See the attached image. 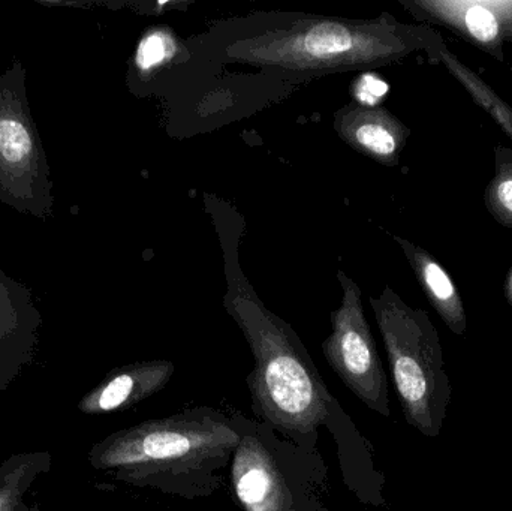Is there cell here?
Instances as JSON below:
<instances>
[{
    "mask_svg": "<svg viewBox=\"0 0 512 511\" xmlns=\"http://www.w3.org/2000/svg\"><path fill=\"white\" fill-rule=\"evenodd\" d=\"M176 366L167 360L138 362L111 371L80 402L78 410L87 416L116 413L134 407L161 392Z\"/></svg>",
    "mask_w": 512,
    "mask_h": 511,
    "instance_id": "cell-11",
    "label": "cell"
},
{
    "mask_svg": "<svg viewBox=\"0 0 512 511\" xmlns=\"http://www.w3.org/2000/svg\"><path fill=\"white\" fill-rule=\"evenodd\" d=\"M26 78V66L18 59L0 74V203L47 221L53 216V182Z\"/></svg>",
    "mask_w": 512,
    "mask_h": 511,
    "instance_id": "cell-5",
    "label": "cell"
},
{
    "mask_svg": "<svg viewBox=\"0 0 512 511\" xmlns=\"http://www.w3.org/2000/svg\"><path fill=\"white\" fill-rule=\"evenodd\" d=\"M423 23L439 24L504 62L505 32L512 23L510 0H400Z\"/></svg>",
    "mask_w": 512,
    "mask_h": 511,
    "instance_id": "cell-7",
    "label": "cell"
},
{
    "mask_svg": "<svg viewBox=\"0 0 512 511\" xmlns=\"http://www.w3.org/2000/svg\"><path fill=\"white\" fill-rule=\"evenodd\" d=\"M337 135L361 155L385 165H399L411 129L387 108L349 104L334 116Z\"/></svg>",
    "mask_w": 512,
    "mask_h": 511,
    "instance_id": "cell-9",
    "label": "cell"
},
{
    "mask_svg": "<svg viewBox=\"0 0 512 511\" xmlns=\"http://www.w3.org/2000/svg\"><path fill=\"white\" fill-rule=\"evenodd\" d=\"M15 511H42L39 510L38 507H30L27 506L26 503L20 504V506L17 507V510Z\"/></svg>",
    "mask_w": 512,
    "mask_h": 511,
    "instance_id": "cell-17",
    "label": "cell"
},
{
    "mask_svg": "<svg viewBox=\"0 0 512 511\" xmlns=\"http://www.w3.org/2000/svg\"><path fill=\"white\" fill-rule=\"evenodd\" d=\"M41 326L32 291L0 269V396L35 362Z\"/></svg>",
    "mask_w": 512,
    "mask_h": 511,
    "instance_id": "cell-8",
    "label": "cell"
},
{
    "mask_svg": "<svg viewBox=\"0 0 512 511\" xmlns=\"http://www.w3.org/2000/svg\"><path fill=\"white\" fill-rule=\"evenodd\" d=\"M369 302L406 422L424 437L438 438L453 386L435 324L426 311L409 306L391 287Z\"/></svg>",
    "mask_w": 512,
    "mask_h": 511,
    "instance_id": "cell-4",
    "label": "cell"
},
{
    "mask_svg": "<svg viewBox=\"0 0 512 511\" xmlns=\"http://www.w3.org/2000/svg\"><path fill=\"white\" fill-rule=\"evenodd\" d=\"M439 38L430 26L400 23L387 14L373 20L301 17L239 39L225 53L231 60L268 71L334 74L391 65L429 50Z\"/></svg>",
    "mask_w": 512,
    "mask_h": 511,
    "instance_id": "cell-2",
    "label": "cell"
},
{
    "mask_svg": "<svg viewBox=\"0 0 512 511\" xmlns=\"http://www.w3.org/2000/svg\"><path fill=\"white\" fill-rule=\"evenodd\" d=\"M393 239L414 270L415 278L420 282L430 305L454 335H465L468 329L465 305L445 267L426 249L414 245L403 237L393 236Z\"/></svg>",
    "mask_w": 512,
    "mask_h": 511,
    "instance_id": "cell-12",
    "label": "cell"
},
{
    "mask_svg": "<svg viewBox=\"0 0 512 511\" xmlns=\"http://www.w3.org/2000/svg\"><path fill=\"white\" fill-rule=\"evenodd\" d=\"M179 51V39L170 27L146 30L131 59L132 78L137 83H149L162 68L176 59Z\"/></svg>",
    "mask_w": 512,
    "mask_h": 511,
    "instance_id": "cell-15",
    "label": "cell"
},
{
    "mask_svg": "<svg viewBox=\"0 0 512 511\" xmlns=\"http://www.w3.org/2000/svg\"><path fill=\"white\" fill-rule=\"evenodd\" d=\"M216 221V219H215ZM218 224L224 249V308L254 354L248 386L256 414L274 428L312 434L328 422L334 399L291 326L259 299L239 264L243 225Z\"/></svg>",
    "mask_w": 512,
    "mask_h": 511,
    "instance_id": "cell-1",
    "label": "cell"
},
{
    "mask_svg": "<svg viewBox=\"0 0 512 511\" xmlns=\"http://www.w3.org/2000/svg\"><path fill=\"white\" fill-rule=\"evenodd\" d=\"M233 485L245 511H291V495L273 453L242 437L233 458Z\"/></svg>",
    "mask_w": 512,
    "mask_h": 511,
    "instance_id": "cell-10",
    "label": "cell"
},
{
    "mask_svg": "<svg viewBox=\"0 0 512 511\" xmlns=\"http://www.w3.org/2000/svg\"><path fill=\"white\" fill-rule=\"evenodd\" d=\"M51 455L44 450L9 456L0 464V511H15L39 477L50 471Z\"/></svg>",
    "mask_w": 512,
    "mask_h": 511,
    "instance_id": "cell-14",
    "label": "cell"
},
{
    "mask_svg": "<svg viewBox=\"0 0 512 511\" xmlns=\"http://www.w3.org/2000/svg\"><path fill=\"white\" fill-rule=\"evenodd\" d=\"M484 206L498 224L512 230V150L496 146L495 174L484 191Z\"/></svg>",
    "mask_w": 512,
    "mask_h": 511,
    "instance_id": "cell-16",
    "label": "cell"
},
{
    "mask_svg": "<svg viewBox=\"0 0 512 511\" xmlns=\"http://www.w3.org/2000/svg\"><path fill=\"white\" fill-rule=\"evenodd\" d=\"M337 279L342 302L331 314V335L322 344L325 360L366 407L390 417L388 378L364 314L363 293L343 270H339Z\"/></svg>",
    "mask_w": 512,
    "mask_h": 511,
    "instance_id": "cell-6",
    "label": "cell"
},
{
    "mask_svg": "<svg viewBox=\"0 0 512 511\" xmlns=\"http://www.w3.org/2000/svg\"><path fill=\"white\" fill-rule=\"evenodd\" d=\"M427 54L433 63L445 66V69L471 95L475 104L480 105L490 117H493V120L504 129L505 134L512 140L511 105L487 81H484L480 74L463 63L459 56L447 47L442 36L427 50Z\"/></svg>",
    "mask_w": 512,
    "mask_h": 511,
    "instance_id": "cell-13",
    "label": "cell"
},
{
    "mask_svg": "<svg viewBox=\"0 0 512 511\" xmlns=\"http://www.w3.org/2000/svg\"><path fill=\"white\" fill-rule=\"evenodd\" d=\"M505 41L512 42V23L508 26L507 32H505Z\"/></svg>",
    "mask_w": 512,
    "mask_h": 511,
    "instance_id": "cell-18",
    "label": "cell"
},
{
    "mask_svg": "<svg viewBox=\"0 0 512 511\" xmlns=\"http://www.w3.org/2000/svg\"><path fill=\"white\" fill-rule=\"evenodd\" d=\"M240 440L222 413L186 411L114 432L92 447L89 462L122 482L146 485L156 477L194 474L209 464H224Z\"/></svg>",
    "mask_w": 512,
    "mask_h": 511,
    "instance_id": "cell-3",
    "label": "cell"
}]
</instances>
